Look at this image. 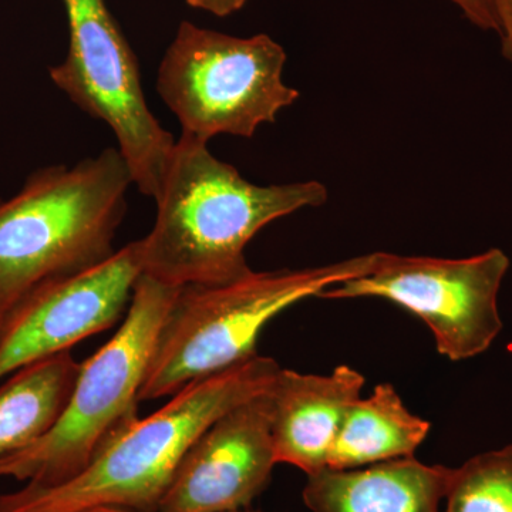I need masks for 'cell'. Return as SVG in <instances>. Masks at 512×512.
I'll return each mask as SVG.
<instances>
[{"label":"cell","mask_w":512,"mask_h":512,"mask_svg":"<svg viewBox=\"0 0 512 512\" xmlns=\"http://www.w3.org/2000/svg\"><path fill=\"white\" fill-rule=\"evenodd\" d=\"M326 200L318 181L249 183L205 141L181 134L156 198V222L140 239L143 274L175 288L235 281L252 271L245 248L261 229Z\"/></svg>","instance_id":"6da1fadb"},{"label":"cell","mask_w":512,"mask_h":512,"mask_svg":"<svg viewBox=\"0 0 512 512\" xmlns=\"http://www.w3.org/2000/svg\"><path fill=\"white\" fill-rule=\"evenodd\" d=\"M281 369L271 357L256 355L188 384L156 413L138 419L79 476L56 487L25 485L0 495V512H156L195 440L222 414L268 392Z\"/></svg>","instance_id":"7a4b0ae2"},{"label":"cell","mask_w":512,"mask_h":512,"mask_svg":"<svg viewBox=\"0 0 512 512\" xmlns=\"http://www.w3.org/2000/svg\"><path fill=\"white\" fill-rule=\"evenodd\" d=\"M133 183L119 148L74 167L43 168L0 202V309L6 315L29 292L103 264L114 255Z\"/></svg>","instance_id":"3957f363"},{"label":"cell","mask_w":512,"mask_h":512,"mask_svg":"<svg viewBox=\"0 0 512 512\" xmlns=\"http://www.w3.org/2000/svg\"><path fill=\"white\" fill-rule=\"evenodd\" d=\"M380 254L316 268L251 271L225 284L183 286L158 333L140 402L174 396L188 384L258 355L259 335L279 313L369 274Z\"/></svg>","instance_id":"277c9868"},{"label":"cell","mask_w":512,"mask_h":512,"mask_svg":"<svg viewBox=\"0 0 512 512\" xmlns=\"http://www.w3.org/2000/svg\"><path fill=\"white\" fill-rule=\"evenodd\" d=\"M180 288L141 274L123 325L80 365L63 412L45 436L0 458V476L50 488L79 476L138 417L140 390Z\"/></svg>","instance_id":"5b68a950"},{"label":"cell","mask_w":512,"mask_h":512,"mask_svg":"<svg viewBox=\"0 0 512 512\" xmlns=\"http://www.w3.org/2000/svg\"><path fill=\"white\" fill-rule=\"evenodd\" d=\"M284 47L268 35L235 37L183 22L161 60L157 93L183 134L252 138L299 92L286 86Z\"/></svg>","instance_id":"8992f818"},{"label":"cell","mask_w":512,"mask_h":512,"mask_svg":"<svg viewBox=\"0 0 512 512\" xmlns=\"http://www.w3.org/2000/svg\"><path fill=\"white\" fill-rule=\"evenodd\" d=\"M69 50L50 79L93 119L113 130L133 183L156 200L175 141L148 109L137 57L106 0H63Z\"/></svg>","instance_id":"52a82bcc"},{"label":"cell","mask_w":512,"mask_h":512,"mask_svg":"<svg viewBox=\"0 0 512 512\" xmlns=\"http://www.w3.org/2000/svg\"><path fill=\"white\" fill-rule=\"evenodd\" d=\"M510 268L501 249L464 259L380 254L376 268L320 293L323 299L380 298L423 320L440 355H481L500 335L498 292Z\"/></svg>","instance_id":"ba28073f"},{"label":"cell","mask_w":512,"mask_h":512,"mask_svg":"<svg viewBox=\"0 0 512 512\" xmlns=\"http://www.w3.org/2000/svg\"><path fill=\"white\" fill-rule=\"evenodd\" d=\"M141 274L134 241L103 264L29 292L0 328V380L111 328L130 306Z\"/></svg>","instance_id":"9c48e42d"},{"label":"cell","mask_w":512,"mask_h":512,"mask_svg":"<svg viewBox=\"0 0 512 512\" xmlns=\"http://www.w3.org/2000/svg\"><path fill=\"white\" fill-rule=\"evenodd\" d=\"M269 390L222 414L195 440L156 512L245 510L265 490L278 464Z\"/></svg>","instance_id":"30bf717a"},{"label":"cell","mask_w":512,"mask_h":512,"mask_svg":"<svg viewBox=\"0 0 512 512\" xmlns=\"http://www.w3.org/2000/svg\"><path fill=\"white\" fill-rule=\"evenodd\" d=\"M366 379L348 365L329 375L281 369L269 396L276 463L298 467L306 476L328 468L330 451Z\"/></svg>","instance_id":"8fae6325"},{"label":"cell","mask_w":512,"mask_h":512,"mask_svg":"<svg viewBox=\"0 0 512 512\" xmlns=\"http://www.w3.org/2000/svg\"><path fill=\"white\" fill-rule=\"evenodd\" d=\"M450 467L414 457L308 476L303 503L312 512H443Z\"/></svg>","instance_id":"7c38bea8"},{"label":"cell","mask_w":512,"mask_h":512,"mask_svg":"<svg viewBox=\"0 0 512 512\" xmlns=\"http://www.w3.org/2000/svg\"><path fill=\"white\" fill-rule=\"evenodd\" d=\"M430 423L404 406L390 383L377 384L350 406L330 451L328 468L352 470L413 457L429 436Z\"/></svg>","instance_id":"4fadbf2b"},{"label":"cell","mask_w":512,"mask_h":512,"mask_svg":"<svg viewBox=\"0 0 512 512\" xmlns=\"http://www.w3.org/2000/svg\"><path fill=\"white\" fill-rule=\"evenodd\" d=\"M80 363L69 352L18 370L0 386V458L45 436L63 412Z\"/></svg>","instance_id":"5bb4252c"},{"label":"cell","mask_w":512,"mask_h":512,"mask_svg":"<svg viewBox=\"0 0 512 512\" xmlns=\"http://www.w3.org/2000/svg\"><path fill=\"white\" fill-rule=\"evenodd\" d=\"M443 512H512V443L451 468Z\"/></svg>","instance_id":"9a60e30c"},{"label":"cell","mask_w":512,"mask_h":512,"mask_svg":"<svg viewBox=\"0 0 512 512\" xmlns=\"http://www.w3.org/2000/svg\"><path fill=\"white\" fill-rule=\"evenodd\" d=\"M474 26L498 32L497 6L495 0H450Z\"/></svg>","instance_id":"2e32d148"},{"label":"cell","mask_w":512,"mask_h":512,"mask_svg":"<svg viewBox=\"0 0 512 512\" xmlns=\"http://www.w3.org/2000/svg\"><path fill=\"white\" fill-rule=\"evenodd\" d=\"M497 6L498 35L501 37V52L512 63V0H495Z\"/></svg>","instance_id":"e0dca14e"},{"label":"cell","mask_w":512,"mask_h":512,"mask_svg":"<svg viewBox=\"0 0 512 512\" xmlns=\"http://www.w3.org/2000/svg\"><path fill=\"white\" fill-rule=\"evenodd\" d=\"M247 2L248 0H187L191 8L205 10L220 18L238 12Z\"/></svg>","instance_id":"ac0fdd59"},{"label":"cell","mask_w":512,"mask_h":512,"mask_svg":"<svg viewBox=\"0 0 512 512\" xmlns=\"http://www.w3.org/2000/svg\"><path fill=\"white\" fill-rule=\"evenodd\" d=\"M83 512H137V511H131L126 510V508H119V507H96L92 508V510H87Z\"/></svg>","instance_id":"d6986e66"},{"label":"cell","mask_w":512,"mask_h":512,"mask_svg":"<svg viewBox=\"0 0 512 512\" xmlns=\"http://www.w3.org/2000/svg\"><path fill=\"white\" fill-rule=\"evenodd\" d=\"M3 320H5V313H3L2 309H0V328H2Z\"/></svg>","instance_id":"ffe728a7"},{"label":"cell","mask_w":512,"mask_h":512,"mask_svg":"<svg viewBox=\"0 0 512 512\" xmlns=\"http://www.w3.org/2000/svg\"><path fill=\"white\" fill-rule=\"evenodd\" d=\"M231 512H262V511L238 510V511H231Z\"/></svg>","instance_id":"44dd1931"}]
</instances>
